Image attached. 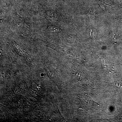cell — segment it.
<instances>
[{"mask_svg":"<svg viewBox=\"0 0 122 122\" xmlns=\"http://www.w3.org/2000/svg\"><path fill=\"white\" fill-rule=\"evenodd\" d=\"M81 102L86 107H91L93 103V100L89 96L83 95L81 97Z\"/></svg>","mask_w":122,"mask_h":122,"instance_id":"cell-1","label":"cell"},{"mask_svg":"<svg viewBox=\"0 0 122 122\" xmlns=\"http://www.w3.org/2000/svg\"><path fill=\"white\" fill-rule=\"evenodd\" d=\"M46 16L47 18L51 20L56 21L58 19V16L56 12L53 11H50L46 12Z\"/></svg>","mask_w":122,"mask_h":122,"instance_id":"cell-2","label":"cell"},{"mask_svg":"<svg viewBox=\"0 0 122 122\" xmlns=\"http://www.w3.org/2000/svg\"><path fill=\"white\" fill-rule=\"evenodd\" d=\"M47 30L51 33L57 34L61 32V29L58 26L54 25H50L47 27Z\"/></svg>","mask_w":122,"mask_h":122,"instance_id":"cell-3","label":"cell"},{"mask_svg":"<svg viewBox=\"0 0 122 122\" xmlns=\"http://www.w3.org/2000/svg\"><path fill=\"white\" fill-rule=\"evenodd\" d=\"M90 32L91 37L92 38H94L96 34V31L94 30H90Z\"/></svg>","mask_w":122,"mask_h":122,"instance_id":"cell-4","label":"cell"},{"mask_svg":"<svg viewBox=\"0 0 122 122\" xmlns=\"http://www.w3.org/2000/svg\"><path fill=\"white\" fill-rule=\"evenodd\" d=\"M89 17H91L92 18L94 17L95 15V13L94 12V11H90L89 13Z\"/></svg>","mask_w":122,"mask_h":122,"instance_id":"cell-5","label":"cell"}]
</instances>
